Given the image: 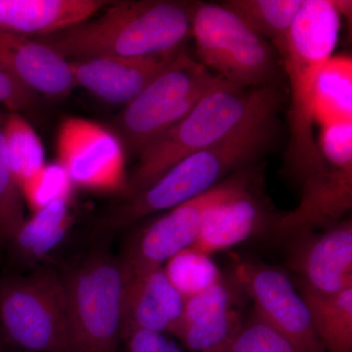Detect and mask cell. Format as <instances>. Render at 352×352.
I'll list each match as a JSON object with an SVG mask.
<instances>
[{"mask_svg": "<svg viewBox=\"0 0 352 352\" xmlns=\"http://www.w3.org/2000/svg\"><path fill=\"white\" fill-rule=\"evenodd\" d=\"M73 183L59 164H46L41 173L20 188L32 214L61 197H72Z\"/></svg>", "mask_w": 352, "mask_h": 352, "instance_id": "obj_28", "label": "cell"}, {"mask_svg": "<svg viewBox=\"0 0 352 352\" xmlns=\"http://www.w3.org/2000/svg\"><path fill=\"white\" fill-rule=\"evenodd\" d=\"M184 47L138 57H96L69 61L76 85L116 105H126L163 74Z\"/></svg>", "mask_w": 352, "mask_h": 352, "instance_id": "obj_13", "label": "cell"}, {"mask_svg": "<svg viewBox=\"0 0 352 352\" xmlns=\"http://www.w3.org/2000/svg\"><path fill=\"white\" fill-rule=\"evenodd\" d=\"M205 352H210V351H205Z\"/></svg>", "mask_w": 352, "mask_h": 352, "instance_id": "obj_35", "label": "cell"}, {"mask_svg": "<svg viewBox=\"0 0 352 352\" xmlns=\"http://www.w3.org/2000/svg\"><path fill=\"white\" fill-rule=\"evenodd\" d=\"M34 102L36 94L0 66V104L10 112L20 113L32 107Z\"/></svg>", "mask_w": 352, "mask_h": 352, "instance_id": "obj_31", "label": "cell"}, {"mask_svg": "<svg viewBox=\"0 0 352 352\" xmlns=\"http://www.w3.org/2000/svg\"><path fill=\"white\" fill-rule=\"evenodd\" d=\"M314 122L352 120V60L332 56L319 72L314 96Z\"/></svg>", "mask_w": 352, "mask_h": 352, "instance_id": "obj_21", "label": "cell"}, {"mask_svg": "<svg viewBox=\"0 0 352 352\" xmlns=\"http://www.w3.org/2000/svg\"><path fill=\"white\" fill-rule=\"evenodd\" d=\"M2 351V349H1V340H0V352Z\"/></svg>", "mask_w": 352, "mask_h": 352, "instance_id": "obj_34", "label": "cell"}, {"mask_svg": "<svg viewBox=\"0 0 352 352\" xmlns=\"http://www.w3.org/2000/svg\"><path fill=\"white\" fill-rule=\"evenodd\" d=\"M275 117L258 120L217 144L189 155L151 186L129 197L106 215L99 226L122 230L148 215L170 210L214 188L224 177L248 168L268 149Z\"/></svg>", "mask_w": 352, "mask_h": 352, "instance_id": "obj_4", "label": "cell"}, {"mask_svg": "<svg viewBox=\"0 0 352 352\" xmlns=\"http://www.w3.org/2000/svg\"><path fill=\"white\" fill-rule=\"evenodd\" d=\"M303 0H230L223 6L239 16L273 46L279 57L288 45L289 34Z\"/></svg>", "mask_w": 352, "mask_h": 352, "instance_id": "obj_20", "label": "cell"}, {"mask_svg": "<svg viewBox=\"0 0 352 352\" xmlns=\"http://www.w3.org/2000/svg\"><path fill=\"white\" fill-rule=\"evenodd\" d=\"M191 36L197 60L231 85L263 87L277 76L281 60L276 50L223 4L198 2Z\"/></svg>", "mask_w": 352, "mask_h": 352, "instance_id": "obj_6", "label": "cell"}, {"mask_svg": "<svg viewBox=\"0 0 352 352\" xmlns=\"http://www.w3.org/2000/svg\"><path fill=\"white\" fill-rule=\"evenodd\" d=\"M185 300L171 285L163 267L126 280L122 298V337L136 331L173 333Z\"/></svg>", "mask_w": 352, "mask_h": 352, "instance_id": "obj_16", "label": "cell"}, {"mask_svg": "<svg viewBox=\"0 0 352 352\" xmlns=\"http://www.w3.org/2000/svg\"><path fill=\"white\" fill-rule=\"evenodd\" d=\"M352 207V170L328 166L302 183V195L295 210L273 219L268 230L291 240L339 223Z\"/></svg>", "mask_w": 352, "mask_h": 352, "instance_id": "obj_14", "label": "cell"}, {"mask_svg": "<svg viewBox=\"0 0 352 352\" xmlns=\"http://www.w3.org/2000/svg\"><path fill=\"white\" fill-rule=\"evenodd\" d=\"M273 219L250 187L206 212L198 237L191 248L212 256L270 229Z\"/></svg>", "mask_w": 352, "mask_h": 352, "instance_id": "obj_17", "label": "cell"}, {"mask_svg": "<svg viewBox=\"0 0 352 352\" xmlns=\"http://www.w3.org/2000/svg\"><path fill=\"white\" fill-rule=\"evenodd\" d=\"M69 352H117L122 337L124 271L120 259L95 254L65 278Z\"/></svg>", "mask_w": 352, "mask_h": 352, "instance_id": "obj_5", "label": "cell"}, {"mask_svg": "<svg viewBox=\"0 0 352 352\" xmlns=\"http://www.w3.org/2000/svg\"><path fill=\"white\" fill-rule=\"evenodd\" d=\"M242 328V315L233 308L189 324L175 333L190 351L205 352L232 342Z\"/></svg>", "mask_w": 352, "mask_h": 352, "instance_id": "obj_25", "label": "cell"}, {"mask_svg": "<svg viewBox=\"0 0 352 352\" xmlns=\"http://www.w3.org/2000/svg\"><path fill=\"white\" fill-rule=\"evenodd\" d=\"M231 342H228V344H221V346L215 347V349H210V352H228V349L229 347H230Z\"/></svg>", "mask_w": 352, "mask_h": 352, "instance_id": "obj_33", "label": "cell"}, {"mask_svg": "<svg viewBox=\"0 0 352 352\" xmlns=\"http://www.w3.org/2000/svg\"><path fill=\"white\" fill-rule=\"evenodd\" d=\"M106 0H0V30L29 38L50 36L103 10Z\"/></svg>", "mask_w": 352, "mask_h": 352, "instance_id": "obj_18", "label": "cell"}, {"mask_svg": "<svg viewBox=\"0 0 352 352\" xmlns=\"http://www.w3.org/2000/svg\"><path fill=\"white\" fill-rule=\"evenodd\" d=\"M228 352H298L270 326L254 316L242 326L234 338Z\"/></svg>", "mask_w": 352, "mask_h": 352, "instance_id": "obj_30", "label": "cell"}, {"mask_svg": "<svg viewBox=\"0 0 352 352\" xmlns=\"http://www.w3.org/2000/svg\"><path fill=\"white\" fill-rule=\"evenodd\" d=\"M126 352H183L164 333L136 331L124 339Z\"/></svg>", "mask_w": 352, "mask_h": 352, "instance_id": "obj_32", "label": "cell"}, {"mask_svg": "<svg viewBox=\"0 0 352 352\" xmlns=\"http://www.w3.org/2000/svg\"><path fill=\"white\" fill-rule=\"evenodd\" d=\"M242 292L244 291L237 280L229 283L222 279L219 283L192 296L185 300L180 320L171 333L175 335L180 329L200 319L233 309L239 302Z\"/></svg>", "mask_w": 352, "mask_h": 352, "instance_id": "obj_27", "label": "cell"}, {"mask_svg": "<svg viewBox=\"0 0 352 352\" xmlns=\"http://www.w3.org/2000/svg\"><path fill=\"white\" fill-rule=\"evenodd\" d=\"M321 126L317 142L324 161L340 170H352V120L329 122Z\"/></svg>", "mask_w": 352, "mask_h": 352, "instance_id": "obj_29", "label": "cell"}, {"mask_svg": "<svg viewBox=\"0 0 352 352\" xmlns=\"http://www.w3.org/2000/svg\"><path fill=\"white\" fill-rule=\"evenodd\" d=\"M287 264L311 291L333 295L352 288L351 219L288 240Z\"/></svg>", "mask_w": 352, "mask_h": 352, "instance_id": "obj_12", "label": "cell"}, {"mask_svg": "<svg viewBox=\"0 0 352 352\" xmlns=\"http://www.w3.org/2000/svg\"><path fill=\"white\" fill-rule=\"evenodd\" d=\"M163 268L171 285L185 300L223 279L210 256L193 248L178 252Z\"/></svg>", "mask_w": 352, "mask_h": 352, "instance_id": "obj_24", "label": "cell"}, {"mask_svg": "<svg viewBox=\"0 0 352 352\" xmlns=\"http://www.w3.org/2000/svg\"><path fill=\"white\" fill-rule=\"evenodd\" d=\"M71 198H58L25 219L12 244L21 256L43 258L64 239L71 226Z\"/></svg>", "mask_w": 352, "mask_h": 352, "instance_id": "obj_22", "label": "cell"}, {"mask_svg": "<svg viewBox=\"0 0 352 352\" xmlns=\"http://www.w3.org/2000/svg\"><path fill=\"white\" fill-rule=\"evenodd\" d=\"M6 118L0 115V242L13 244L25 217L24 200L7 161L3 133Z\"/></svg>", "mask_w": 352, "mask_h": 352, "instance_id": "obj_26", "label": "cell"}, {"mask_svg": "<svg viewBox=\"0 0 352 352\" xmlns=\"http://www.w3.org/2000/svg\"><path fill=\"white\" fill-rule=\"evenodd\" d=\"M7 161L18 188L43 170L45 152L34 127L20 113L10 112L3 126Z\"/></svg>", "mask_w": 352, "mask_h": 352, "instance_id": "obj_23", "label": "cell"}, {"mask_svg": "<svg viewBox=\"0 0 352 352\" xmlns=\"http://www.w3.org/2000/svg\"><path fill=\"white\" fill-rule=\"evenodd\" d=\"M198 2H111L103 13L50 36L32 38L68 61L138 57L184 47Z\"/></svg>", "mask_w": 352, "mask_h": 352, "instance_id": "obj_1", "label": "cell"}, {"mask_svg": "<svg viewBox=\"0 0 352 352\" xmlns=\"http://www.w3.org/2000/svg\"><path fill=\"white\" fill-rule=\"evenodd\" d=\"M224 82L184 48L163 74L126 104L115 122L117 135L132 153L140 155L208 91Z\"/></svg>", "mask_w": 352, "mask_h": 352, "instance_id": "obj_7", "label": "cell"}, {"mask_svg": "<svg viewBox=\"0 0 352 352\" xmlns=\"http://www.w3.org/2000/svg\"><path fill=\"white\" fill-rule=\"evenodd\" d=\"M281 96L274 85L242 88L229 82L208 91L175 126L139 156L127 180V198L151 186L175 164L258 120L276 117Z\"/></svg>", "mask_w": 352, "mask_h": 352, "instance_id": "obj_2", "label": "cell"}, {"mask_svg": "<svg viewBox=\"0 0 352 352\" xmlns=\"http://www.w3.org/2000/svg\"><path fill=\"white\" fill-rule=\"evenodd\" d=\"M249 166L234 173L206 193L171 208L129 243L120 258L124 280L163 267L168 259L194 245L206 212L220 201L251 187Z\"/></svg>", "mask_w": 352, "mask_h": 352, "instance_id": "obj_9", "label": "cell"}, {"mask_svg": "<svg viewBox=\"0 0 352 352\" xmlns=\"http://www.w3.org/2000/svg\"><path fill=\"white\" fill-rule=\"evenodd\" d=\"M298 291L326 352H352V288L324 295L300 284Z\"/></svg>", "mask_w": 352, "mask_h": 352, "instance_id": "obj_19", "label": "cell"}, {"mask_svg": "<svg viewBox=\"0 0 352 352\" xmlns=\"http://www.w3.org/2000/svg\"><path fill=\"white\" fill-rule=\"evenodd\" d=\"M234 275L254 300L256 318L298 352H326L314 332L305 298L286 273L272 266L240 261Z\"/></svg>", "mask_w": 352, "mask_h": 352, "instance_id": "obj_11", "label": "cell"}, {"mask_svg": "<svg viewBox=\"0 0 352 352\" xmlns=\"http://www.w3.org/2000/svg\"><path fill=\"white\" fill-rule=\"evenodd\" d=\"M56 151L74 186L126 193L124 147L115 132L92 120L66 118L58 129Z\"/></svg>", "mask_w": 352, "mask_h": 352, "instance_id": "obj_10", "label": "cell"}, {"mask_svg": "<svg viewBox=\"0 0 352 352\" xmlns=\"http://www.w3.org/2000/svg\"><path fill=\"white\" fill-rule=\"evenodd\" d=\"M0 66L34 94L63 97L76 87L68 60L34 38L2 30Z\"/></svg>", "mask_w": 352, "mask_h": 352, "instance_id": "obj_15", "label": "cell"}, {"mask_svg": "<svg viewBox=\"0 0 352 352\" xmlns=\"http://www.w3.org/2000/svg\"><path fill=\"white\" fill-rule=\"evenodd\" d=\"M340 16L335 1L303 0L280 59L291 87L287 156L302 183L328 168L314 133V96L319 72L339 41Z\"/></svg>", "mask_w": 352, "mask_h": 352, "instance_id": "obj_3", "label": "cell"}, {"mask_svg": "<svg viewBox=\"0 0 352 352\" xmlns=\"http://www.w3.org/2000/svg\"><path fill=\"white\" fill-rule=\"evenodd\" d=\"M0 323L16 346L32 352H69L64 279L41 270L0 282Z\"/></svg>", "mask_w": 352, "mask_h": 352, "instance_id": "obj_8", "label": "cell"}]
</instances>
